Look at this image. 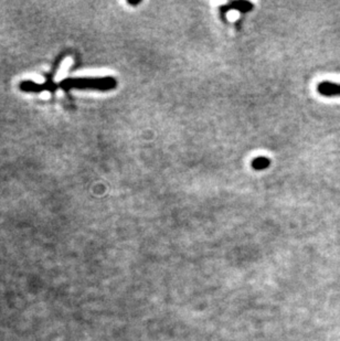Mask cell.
Returning a JSON list of instances; mask_svg holds the SVG:
<instances>
[{"label": "cell", "mask_w": 340, "mask_h": 341, "mask_svg": "<svg viewBox=\"0 0 340 341\" xmlns=\"http://www.w3.org/2000/svg\"><path fill=\"white\" fill-rule=\"evenodd\" d=\"M116 80L112 77L104 78H85L66 80L62 83V86L65 89H79V90H94L107 92L116 88Z\"/></svg>", "instance_id": "cell-1"}, {"label": "cell", "mask_w": 340, "mask_h": 341, "mask_svg": "<svg viewBox=\"0 0 340 341\" xmlns=\"http://www.w3.org/2000/svg\"><path fill=\"white\" fill-rule=\"evenodd\" d=\"M317 92L322 96L332 97L340 96V83L330 82V81H322L317 84Z\"/></svg>", "instance_id": "cell-2"}, {"label": "cell", "mask_w": 340, "mask_h": 341, "mask_svg": "<svg viewBox=\"0 0 340 341\" xmlns=\"http://www.w3.org/2000/svg\"><path fill=\"white\" fill-rule=\"evenodd\" d=\"M270 165V160L266 157H256L252 161V167L255 170H263Z\"/></svg>", "instance_id": "cell-3"}]
</instances>
